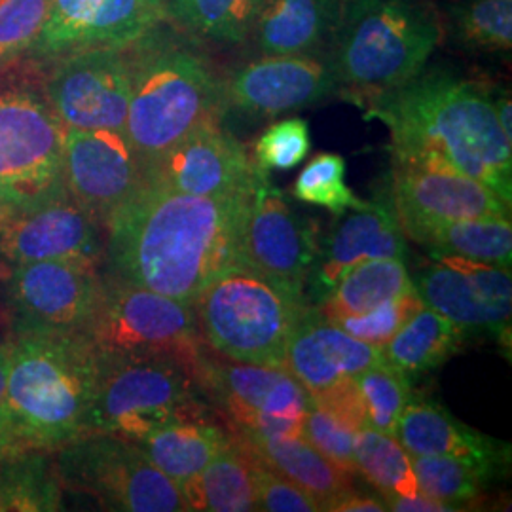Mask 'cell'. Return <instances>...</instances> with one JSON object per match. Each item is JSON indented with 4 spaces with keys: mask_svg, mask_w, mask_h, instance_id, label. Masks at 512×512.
I'll use <instances>...</instances> for the list:
<instances>
[{
    "mask_svg": "<svg viewBox=\"0 0 512 512\" xmlns=\"http://www.w3.org/2000/svg\"><path fill=\"white\" fill-rule=\"evenodd\" d=\"M406 236L395 211L384 200L368 202L330 230L315 260L308 279L313 300L321 302L336 287L346 272L376 258H406Z\"/></svg>",
    "mask_w": 512,
    "mask_h": 512,
    "instance_id": "7402d4cb",
    "label": "cell"
},
{
    "mask_svg": "<svg viewBox=\"0 0 512 512\" xmlns=\"http://www.w3.org/2000/svg\"><path fill=\"white\" fill-rule=\"evenodd\" d=\"M203 342L220 357L283 366L289 340L310 313L306 294L236 264L192 302Z\"/></svg>",
    "mask_w": 512,
    "mask_h": 512,
    "instance_id": "8992f818",
    "label": "cell"
},
{
    "mask_svg": "<svg viewBox=\"0 0 512 512\" xmlns=\"http://www.w3.org/2000/svg\"><path fill=\"white\" fill-rule=\"evenodd\" d=\"M129 109L126 135L143 165L188 133L222 122V76L198 40L167 21L126 46Z\"/></svg>",
    "mask_w": 512,
    "mask_h": 512,
    "instance_id": "277c9868",
    "label": "cell"
},
{
    "mask_svg": "<svg viewBox=\"0 0 512 512\" xmlns=\"http://www.w3.org/2000/svg\"><path fill=\"white\" fill-rule=\"evenodd\" d=\"M10 359H12V340H6L4 336H0V406H2V401H4L6 384H8Z\"/></svg>",
    "mask_w": 512,
    "mask_h": 512,
    "instance_id": "c3c4849f",
    "label": "cell"
},
{
    "mask_svg": "<svg viewBox=\"0 0 512 512\" xmlns=\"http://www.w3.org/2000/svg\"><path fill=\"white\" fill-rule=\"evenodd\" d=\"M165 21V0H52L23 61L46 65L63 55L126 48Z\"/></svg>",
    "mask_w": 512,
    "mask_h": 512,
    "instance_id": "9a60e30c",
    "label": "cell"
},
{
    "mask_svg": "<svg viewBox=\"0 0 512 512\" xmlns=\"http://www.w3.org/2000/svg\"><path fill=\"white\" fill-rule=\"evenodd\" d=\"M65 126L44 93L29 84L0 88V202L12 215L67 192Z\"/></svg>",
    "mask_w": 512,
    "mask_h": 512,
    "instance_id": "30bf717a",
    "label": "cell"
},
{
    "mask_svg": "<svg viewBox=\"0 0 512 512\" xmlns=\"http://www.w3.org/2000/svg\"><path fill=\"white\" fill-rule=\"evenodd\" d=\"M410 289H414V281L401 258L366 260L344 274L319 302L317 311L330 321L361 315Z\"/></svg>",
    "mask_w": 512,
    "mask_h": 512,
    "instance_id": "4dcf8cb0",
    "label": "cell"
},
{
    "mask_svg": "<svg viewBox=\"0 0 512 512\" xmlns=\"http://www.w3.org/2000/svg\"><path fill=\"white\" fill-rule=\"evenodd\" d=\"M431 256L452 255L484 264L511 268V217L437 222L408 236Z\"/></svg>",
    "mask_w": 512,
    "mask_h": 512,
    "instance_id": "f546056e",
    "label": "cell"
},
{
    "mask_svg": "<svg viewBox=\"0 0 512 512\" xmlns=\"http://www.w3.org/2000/svg\"><path fill=\"white\" fill-rule=\"evenodd\" d=\"M357 433L359 429L313 403H310L302 423V437L334 465L353 476L359 475L355 463Z\"/></svg>",
    "mask_w": 512,
    "mask_h": 512,
    "instance_id": "60d3db41",
    "label": "cell"
},
{
    "mask_svg": "<svg viewBox=\"0 0 512 512\" xmlns=\"http://www.w3.org/2000/svg\"><path fill=\"white\" fill-rule=\"evenodd\" d=\"M251 196L213 200L143 184L105 228L114 275L192 304L238 264L239 228Z\"/></svg>",
    "mask_w": 512,
    "mask_h": 512,
    "instance_id": "6da1fadb",
    "label": "cell"
},
{
    "mask_svg": "<svg viewBox=\"0 0 512 512\" xmlns=\"http://www.w3.org/2000/svg\"><path fill=\"white\" fill-rule=\"evenodd\" d=\"M511 107L509 93L494 88V109L497 120H499V126L505 131V135L512 139Z\"/></svg>",
    "mask_w": 512,
    "mask_h": 512,
    "instance_id": "7dc6e473",
    "label": "cell"
},
{
    "mask_svg": "<svg viewBox=\"0 0 512 512\" xmlns=\"http://www.w3.org/2000/svg\"><path fill=\"white\" fill-rule=\"evenodd\" d=\"M385 196L404 236L448 220L511 217V203L490 186L442 165L393 162Z\"/></svg>",
    "mask_w": 512,
    "mask_h": 512,
    "instance_id": "ffe728a7",
    "label": "cell"
},
{
    "mask_svg": "<svg viewBox=\"0 0 512 512\" xmlns=\"http://www.w3.org/2000/svg\"><path fill=\"white\" fill-rule=\"evenodd\" d=\"M338 92L329 52L260 55L222 76L224 107L249 116L300 110Z\"/></svg>",
    "mask_w": 512,
    "mask_h": 512,
    "instance_id": "44dd1931",
    "label": "cell"
},
{
    "mask_svg": "<svg viewBox=\"0 0 512 512\" xmlns=\"http://www.w3.org/2000/svg\"><path fill=\"white\" fill-rule=\"evenodd\" d=\"M63 183L107 228L114 213L143 188L145 165L126 131L65 128Z\"/></svg>",
    "mask_w": 512,
    "mask_h": 512,
    "instance_id": "ac0fdd59",
    "label": "cell"
},
{
    "mask_svg": "<svg viewBox=\"0 0 512 512\" xmlns=\"http://www.w3.org/2000/svg\"><path fill=\"white\" fill-rule=\"evenodd\" d=\"M355 382L365 406L366 427L395 435L404 408L414 397L410 376L384 359L357 374Z\"/></svg>",
    "mask_w": 512,
    "mask_h": 512,
    "instance_id": "8d00e7d4",
    "label": "cell"
},
{
    "mask_svg": "<svg viewBox=\"0 0 512 512\" xmlns=\"http://www.w3.org/2000/svg\"><path fill=\"white\" fill-rule=\"evenodd\" d=\"M467 332L439 311L423 306L384 348V359L406 376H416L444 365L458 353Z\"/></svg>",
    "mask_w": 512,
    "mask_h": 512,
    "instance_id": "f1b7e54d",
    "label": "cell"
},
{
    "mask_svg": "<svg viewBox=\"0 0 512 512\" xmlns=\"http://www.w3.org/2000/svg\"><path fill=\"white\" fill-rule=\"evenodd\" d=\"M344 0H264L249 33L258 55L319 54L332 44Z\"/></svg>",
    "mask_w": 512,
    "mask_h": 512,
    "instance_id": "d4e9b609",
    "label": "cell"
},
{
    "mask_svg": "<svg viewBox=\"0 0 512 512\" xmlns=\"http://www.w3.org/2000/svg\"><path fill=\"white\" fill-rule=\"evenodd\" d=\"M82 334L101 363L169 355L198 374L209 353L192 304L112 275L103 279L101 294Z\"/></svg>",
    "mask_w": 512,
    "mask_h": 512,
    "instance_id": "52a82bcc",
    "label": "cell"
},
{
    "mask_svg": "<svg viewBox=\"0 0 512 512\" xmlns=\"http://www.w3.org/2000/svg\"><path fill=\"white\" fill-rule=\"evenodd\" d=\"M395 437L410 456H448L467 459L505 476L511 465V446L456 420L442 404L414 399L406 404Z\"/></svg>",
    "mask_w": 512,
    "mask_h": 512,
    "instance_id": "cb8c5ba5",
    "label": "cell"
},
{
    "mask_svg": "<svg viewBox=\"0 0 512 512\" xmlns=\"http://www.w3.org/2000/svg\"><path fill=\"white\" fill-rule=\"evenodd\" d=\"M384 361L382 348L366 344L311 308L289 340L283 366L313 395L353 380Z\"/></svg>",
    "mask_w": 512,
    "mask_h": 512,
    "instance_id": "603a6c76",
    "label": "cell"
},
{
    "mask_svg": "<svg viewBox=\"0 0 512 512\" xmlns=\"http://www.w3.org/2000/svg\"><path fill=\"white\" fill-rule=\"evenodd\" d=\"M423 306L425 304L414 287L361 315L332 319V323H336L340 329L346 330L357 340H363L376 348H384L385 344L408 323V319Z\"/></svg>",
    "mask_w": 512,
    "mask_h": 512,
    "instance_id": "ab89813d",
    "label": "cell"
},
{
    "mask_svg": "<svg viewBox=\"0 0 512 512\" xmlns=\"http://www.w3.org/2000/svg\"><path fill=\"white\" fill-rule=\"evenodd\" d=\"M266 175L222 122L188 133L145 165L147 186L213 200L249 198Z\"/></svg>",
    "mask_w": 512,
    "mask_h": 512,
    "instance_id": "7c38bea8",
    "label": "cell"
},
{
    "mask_svg": "<svg viewBox=\"0 0 512 512\" xmlns=\"http://www.w3.org/2000/svg\"><path fill=\"white\" fill-rule=\"evenodd\" d=\"M387 511L384 499L363 494L359 490H349L338 495L325 507V512H384Z\"/></svg>",
    "mask_w": 512,
    "mask_h": 512,
    "instance_id": "f6af8a7d",
    "label": "cell"
},
{
    "mask_svg": "<svg viewBox=\"0 0 512 512\" xmlns=\"http://www.w3.org/2000/svg\"><path fill=\"white\" fill-rule=\"evenodd\" d=\"M387 511L399 512H454L452 507L431 499L429 495L416 494L412 497H395L385 501Z\"/></svg>",
    "mask_w": 512,
    "mask_h": 512,
    "instance_id": "bcb514c9",
    "label": "cell"
},
{
    "mask_svg": "<svg viewBox=\"0 0 512 512\" xmlns=\"http://www.w3.org/2000/svg\"><path fill=\"white\" fill-rule=\"evenodd\" d=\"M10 215H12V211H10V209H8L4 203L0 202V222H2V220L8 219Z\"/></svg>",
    "mask_w": 512,
    "mask_h": 512,
    "instance_id": "681fc988",
    "label": "cell"
},
{
    "mask_svg": "<svg viewBox=\"0 0 512 512\" xmlns=\"http://www.w3.org/2000/svg\"><path fill=\"white\" fill-rule=\"evenodd\" d=\"M319 249L321 238L317 222L298 215L266 175L256 186L243 213L238 264L296 293L306 294Z\"/></svg>",
    "mask_w": 512,
    "mask_h": 512,
    "instance_id": "4fadbf2b",
    "label": "cell"
},
{
    "mask_svg": "<svg viewBox=\"0 0 512 512\" xmlns=\"http://www.w3.org/2000/svg\"><path fill=\"white\" fill-rule=\"evenodd\" d=\"M179 488L188 511H258L251 463L234 439L200 475L184 480Z\"/></svg>",
    "mask_w": 512,
    "mask_h": 512,
    "instance_id": "83f0119b",
    "label": "cell"
},
{
    "mask_svg": "<svg viewBox=\"0 0 512 512\" xmlns=\"http://www.w3.org/2000/svg\"><path fill=\"white\" fill-rule=\"evenodd\" d=\"M48 65L44 95L65 128L126 129L129 61L126 48H95Z\"/></svg>",
    "mask_w": 512,
    "mask_h": 512,
    "instance_id": "5bb4252c",
    "label": "cell"
},
{
    "mask_svg": "<svg viewBox=\"0 0 512 512\" xmlns=\"http://www.w3.org/2000/svg\"><path fill=\"white\" fill-rule=\"evenodd\" d=\"M243 452L247 454L249 463H251L258 511L321 512L317 501L308 492H304L300 486H296L293 480L277 473L272 467H268L266 463L255 458L253 454H249L247 450H243Z\"/></svg>",
    "mask_w": 512,
    "mask_h": 512,
    "instance_id": "7bdbcfd3",
    "label": "cell"
},
{
    "mask_svg": "<svg viewBox=\"0 0 512 512\" xmlns=\"http://www.w3.org/2000/svg\"><path fill=\"white\" fill-rule=\"evenodd\" d=\"M442 21L425 0H344L329 48L338 90L363 105L427 67Z\"/></svg>",
    "mask_w": 512,
    "mask_h": 512,
    "instance_id": "5b68a950",
    "label": "cell"
},
{
    "mask_svg": "<svg viewBox=\"0 0 512 512\" xmlns=\"http://www.w3.org/2000/svg\"><path fill=\"white\" fill-rule=\"evenodd\" d=\"M412 469L421 494L454 511L473 505L486 486L497 478L478 463L448 456H412Z\"/></svg>",
    "mask_w": 512,
    "mask_h": 512,
    "instance_id": "d590c367",
    "label": "cell"
},
{
    "mask_svg": "<svg viewBox=\"0 0 512 512\" xmlns=\"http://www.w3.org/2000/svg\"><path fill=\"white\" fill-rule=\"evenodd\" d=\"M446 31L458 48L471 54L511 52L512 0H452Z\"/></svg>",
    "mask_w": 512,
    "mask_h": 512,
    "instance_id": "836d02e7",
    "label": "cell"
},
{
    "mask_svg": "<svg viewBox=\"0 0 512 512\" xmlns=\"http://www.w3.org/2000/svg\"><path fill=\"white\" fill-rule=\"evenodd\" d=\"M198 382L222 406L230 425L266 435H302L310 393L285 366L219 359L209 349Z\"/></svg>",
    "mask_w": 512,
    "mask_h": 512,
    "instance_id": "8fae6325",
    "label": "cell"
},
{
    "mask_svg": "<svg viewBox=\"0 0 512 512\" xmlns=\"http://www.w3.org/2000/svg\"><path fill=\"white\" fill-rule=\"evenodd\" d=\"M264 0H165V21L194 40L239 44Z\"/></svg>",
    "mask_w": 512,
    "mask_h": 512,
    "instance_id": "d6a6232c",
    "label": "cell"
},
{
    "mask_svg": "<svg viewBox=\"0 0 512 512\" xmlns=\"http://www.w3.org/2000/svg\"><path fill=\"white\" fill-rule=\"evenodd\" d=\"M103 277L95 266L42 260L12 266L6 296L16 332H80L97 306Z\"/></svg>",
    "mask_w": 512,
    "mask_h": 512,
    "instance_id": "e0dca14e",
    "label": "cell"
},
{
    "mask_svg": "<svg viewBox=\"0 0 512 512\" xmlns=\"http://www.w3.org/2000/svg\"><path fill=\"white\" fill-rule=\"evenodd\" d=\"M310 401L325 410H329L330 414L338 416L340 420L346 421L351 427L355 429H365L366 427V414L365 406L361 401V393L355 378L342 382V384L334 385L327 391L313 395Z\"/></svg>",
    "mask_w": 512,
    "mask_h": 512,
    "instance_id": "ee69618b",
    "label": "cell"
},
{
    "mask_svg": "<svg viewBox=\"0 0 512 512\" xmlns=\"http://www.w3.org/2000/svg\"><path fill=\"white\" fill-rule=\"evenodd\" d=\"M105 226L61 192L0 222V258L12 266L69 260L99 266L107 255Z\"/></svg>",
    "mask_w": 512,
    "mask_h": 512,
    "instance_id": "d6986e66",
    "label": "cell"
},
{
    "mask_svg": "<svg viewBox=\"0 0 512 512\" xmlns=\"http://www.w3.org/2000/svg\"><path fill=\"white\" fill-rule=\"evenodd\" d=\"M414 281L423 304L465 332H488L511 342V268L435 255Z\"/></svg>",
    "mask_w": 512,
    "mask_h": 512,
    "instance_id": "2e32d148",
    "label": "cell"
},
{
    "mask_svg": "<svg viewBox=\"0 0 512 512\" xmlns=\"http://www.w3.org/2000/svg\"><path fill=\"white\" fill-rule=\"evenodd\" d=\"M355 463L359 475L365 476L384 495V501L420 494L412 469V456L395 435L368 427L361 429L355 440Z\"/></svg>",
    "mask_w": 512,
    "mask_h": 512,
    "instance_id": "e575fe53",
    "label": "cell"
},
{
    "mask_svg": "<svg viewBox=\"0 0 512 512\" xmlns=\"http://www.w3.org/2000/svg\"><path fill=\"white\" fill-rule=\"evenodd\" d=\"M294 198L300 202L319 205L334 215L363 209L366 203L346 184V160L338 154H317L302 169L293 188Z\"/></svg>",
    "mask_w": 512,
    "mask_h": 512,
    "instance_id": "74e56055",
    "label": "cell"
},
{
    "mask_svg": "<svg viewBox=\"0 0 512 512\" xmlns=\"http://www.w3.org/2000/svg\"><path fill=\"white\" fill-rule=\"evenodd\" d=\"M361 107L389 129L393 162L456 169L512 202V139L499 126L494 86L425 67Z\"/></svg>",
    "mask_w": 512,
    "mask_h": 512,
    "instance_id": "7a4b0ae2",
    "label": "cell"
},
{
    "mask_svg": "<svg viewBox=\"0 0 512 512\" xmlns=\"http://www.w3.org/2000/svg\"><path fill=\"white\" fill-rule=\"evenodd\" d=\"M243 450L293 480L317 501L321 511L338 495L353 490V475L334 465L302 435H266L228 423Z\"/></svg>",
    "mask_w": 512,
    "mask_h": 512,
    "instance_id": "484cf974",
    "label": "cell"
},
{
    "mask_svg": "<svg viewBox=\"0 0 512 512\" xmlns=\"http://www.w3.org/2000/svg\"><path fill=\"white\" fill-rule=\"evenodd\" d=\"M203 395L196 370L177 357L101 363L88 427L137 442L169 423L209 418Z\"/></svg>",
    "mask_w": 512,
    "mask_h": 512,
    "instance_id": "ba28073f",
    "label": "cell"
},
{
    "mask_svg": "<svg viewBox=\"0 0 512 512\" xmlns=\"http://www.w3.org/2000/svg\"><path fill=\"white\" fill-rule=\"evenodd\" d=\"M54 459L65 490L90 495L107 511H188L179 484L135 440L88 433L59 448Z\"/></svg>",
    "mask_w": 512,
    "mask_h": 512,
    "instance_id": "9c48e42d",
    "label": "cell"
},
{
    "mask_svg": "<svg viewBox=\"0 0 512 512\" xmlns=\"http://www.w3.org/2000/svg\"><path fill=\"white\" fill-rule=\"evenodd\" d=\"M52 0H0V73L25 59L35 44Z\"/></svg>",
    "mask_w": 512,
    "mask_h": 512,
    "instance_id": "f35d334b",
    "label": "cell"
},
{
    "mask_svg": "<svg viewBox=\"0 0 512 512\" xmlns=\"http://www.w3.org/2000/svg\"><path fill=\"white\" fill-rule=\"evenodd\" d=\"M230 442V429L209 418L175 421L137 440L148 459L177 484L200 475Z\"/></svg>",
    "mask_w": 512,
    "mask_h": 512,
    "instance_id": "4316f807",
    "label": "cell"
},
{
    "mask_svg": "<svg viewBox=\"0 0 512 512\" xmlns=\"http://www.w3.org/2000/svg\"><path fill=\"white\" fill-rule=\"evenodd\" d=\"M310 148L308 122L302 118H287L275 122L256 139L253 158L264 173L272 169L289 171L308 156Z\"/></svg>",
    "mask_w": 512,
    "mask_h": 512,
    "instance_id": "b9f144b4",
    "label": "cell"
},
{
    "mask_svg": "<svg viewBox=\"0 0 512 512\" xmlns=\"http://www.w3.org/2000/svg\"><path fill=\"white\" fill-rule=\"evenodd\" d=\"M63 492L54 452H19L0 458V512L61 511Z\"/></svg>",
    "mask_w": 512,
    "mask_h": 512,
    "instance_id": "1f68e13d",
    "label": "cell"
},
{
    "mask_svg": "<svg viewBox=\"0 0 512 512\" xmlns=\"http://www.w3.org/2000/svg\"><path fill=\"white\" fill-rule=\"evenodd\" d=\"M101 363L78 332H16L4 401L0 458L57 452L90 433Z\"/></svg>",
    "mask_w": 512,
    "mask_h": 512,
    "instance_id": "3957f363",
    "label": "cell"
}]
</instances>
